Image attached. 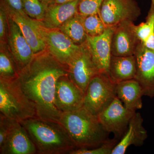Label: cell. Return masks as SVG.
<instances>
[{
	"mask_svg": "<svg viewBox=\"0 0 154 154\" xmlns=\"http://www.w3.org/2000/svg\"><path fill=\"white\" fill-rule=\"evenodd\" d=\"M67 75L68 66L50 53L35 54L20 72L17 82L35 106L38 117L59 122L61 113L54 103L56 85L60 78Z\"/></svg>",
	"mask_w": 154,
	"mask_h": 154,
	"instance_id": "6da1fadb",
	"label": "cell"
},
{
	"mask_svg": "<svg viewBox=\"0 0 154 154\" xmlns=\"http://www.w3.org/2000/svg\"><path fill=\"white\" fill-rule=\"evenodd\" d=\"M39 154H69L77 149L68 133L58 122L32 117L19 122Z\"/></svg>",
	"mask_w": 154,
	"mask_h": 154,
	"instance_id": "7a4b0ae2",
	"label": "cell"
},
{
	"mask_svg": "<svg viewBox=\"0 0 154 154\" xmlns=\"http://www.w3.org/2000/svg\"><path fill=\"white\" fill-rule=\"evenodd\" d=\"M59 122L68 133L77 149H92L101 145L108 140L97 116L84 107L71 112L61 113Z\"/></svg>",
	"mask_w": 154,
	"mask_h": 154,
	"instance_id": "3957f363",
	"label": "cell"
},
{
	"mask_svg": "<svg viewBox=\"0 0 154 154\" xmlns=\"http://www.w3.org/2000/svg\"><path fill=\"white\" fill-rule=\"evenodd\" d=\"M0 112L19 122L37 116L35 106L22 91L17 79L0 78Z\"/></svg>",
	"mask_w": 154,
	"mask_h": 154,
	"instance_id": "277c9868",
	"label": "cell"
},
{
	"mask_svg": "<svg viewBox=\"0 0 154 154\" xmlns=\"http://www.w3.org/2000/svg\"><path fill=\"white\" fill-rule=\"evenodd\" d=\"M116 86L108 73L99 72L88 85L84 96L83 107L97 116L116 97Z\"/></svg>",
	"mask_w": 154,
	"mask_h": 154,
	"instance_id": "5b68a950",
	"label": "cell"
},
{
	"mask_svg": "<svg viewBox=\"0 0 154 154\" xmlns=\"http://www.w3.org/2000/svg\"><path fill=\"white\" fill-rule=\"evenodd\" d=\"M34 25L43 38L50 53L61 63L67 66L81 49L60 30L46 28L40 21L33 19Z\"/></svg>",
	"mask_w": 154,
	"mask_h": 154,
	"instance_id": "8992f818",
	"label": "cell"
},
{
	"mask_svg": "<svg viewBox=\"0 0 154 154\" xmlns=\"http://www.w3.org/2000/svg\"><path fill=\"white\" fill-rule=\"evenodd\" d=\"M140 14L135 0H104L99 13L107 27H115L125 21L134 22Z\"/></svg>",
	"mask_w": 154,
	"mask_h": 154,
	"instance_id": "52a82bcc",
	"label": "cell"
},
{
	"mask_svg": "<svg viewBox=\"0 0 154 154\" xmlns=\"http://www.w3.org/2000/svg\"><path fill=\"white\" fill-rule=\"evenodd\" d=\"M136 111L127 108L117 97L97 116L104 129L117 137H122Z\"/></svg>",
	"mask_w": 154,
	"mask_h": 154,
	"instance_id": "ba28073f",
	"label": "cell"
},
{
	"mask_svg": "<svg viewBox=\"0 0 154 154\" xmlns=\"http://www.w3.org/2000/svg\"><path fill=\"white\" fill-rule=\"evenodd\" d=\"M67 66L69 78L85 94L92 79L101 72L93 62L86 42Z\"/></svg>",
	"mask_w": 154,
	"mask_h": 154,
	"instance_id": "9c48e42d",
	"label": "cell"
},
{
	"mask_svg": "<svg viewBox=\"0 0 154 154\" xmlns=\"http://www.w3.org/2000/svg\"><path fill=\"white\" fill-rule=\"evenodd\" d=\"M85 94L75 85L68 75L57 80L54 94V105L61 113L71 112L83 106Z\"/></svg>",
	"mask_w": 154,
	"mask_h": 154,
	"instance_id": "30bf717a",
	"label": "cell"
},
{
	"mask_svg": "<svg viewBox=\"0 0 154 154\" xmlns=\"http://www.w3.org/2000/svg\"><path fill=\"white\" fill-rule=\"evenodd\" d=\"M137 73L135 79L140 84L143 96L154 97V51L140 43L134 55Z\"/></svg>",
	"mask_w": 154,
	"mask_h": 154,
	"instance_id": "8fae6325",
	"label": "cell"
},
{
	"mask_svg": "<svg viewBox=\"0 0 154 154\" xmlns=\"http://www.w3.org/2000/svg\"><path fill=\"white\" fill-rule=\"evenodd\" d=\"M134 25V22L125 21L114 27L111 40L112 55L127 57L134 55L141 42L135 32Z\"/></svg>",
	"mask_w": 154,
	"mask_h": 154,
	"instance_id": "7c38bea8",
	"label": "cell"
},
{
	"mask_svg": "<svg viewBox=\"0 0 154 154\" xmlns=\"http://www.w3.org/2000/svg\"><path fill=\"white\" fill-rule=\"evenodd\" d=\"M114 27H107L99 36H88L86 44L91 58L99 72L108 73L112 54L111 40Z\"/></svg>",
	"mask_w": 154,
	"mask_h": 154,
	"instance_id": "4fadbf2b",
	"label": "cell"
},
{
	"mask_svg": "<svg viewBox=\"0 0 154 154\" xmlns=\"http://www.w3.org/2000/svg\"><path fill=\"white\" fill-rule=\"evenodd\" d=\"M36 153V146L25 127L19 122L14 120L6 139L0 146V154Z\"/></svg>",
	"mask_w": 154,
	"mask_h": 154,
	"instance_id": "5bb4252c",
	"label": "cell"
},
{
	"mask_svg": "<svg viewBox=\"0 0 154 154\" xmlns=\"http://www.w3.org/2000/svg\"><path fill=\"white\" fill-rule=\"evenodd\" d=\"M8 43L13 57L21 71L35 55L19 26L11 17L8 20Z\"/></svg>",
	"mask_w": 154,
	"mask_h": 154,
	"instance_id": "9a60e30c",
	"label": "cell"
},
{
	"mask_svg": "<svg viewBox=\"0 0 154 154\" xmlns=\"http://www.w3.org/2000/svg\"><path fill=\"white\" fill-rule=\"evenodd\" d=\"M1 5L19 26L34 54L43 51L46 48V44L36 29L33 19L29 18L26 14H20L12 10L3 1Z\"/></svg>",
	"mask_w": 154,
	"mask_h": 154,
	"instance_id": "2e32d148",
	"label": "cell"
},
{
	"mask_svg": "<svg viewBox=\"0 0 154 154\" xmlns=\"http://www.w3.org/2000/svg\"><path fill=\"white\" fill-rule=\"evenodd\" d=\"M143 119L139 113L136 112L130 121L128 127L111 154H124L131 146H141L148 137L143 126Z\"/></svg>",
	"mask_w": 154,
	"mask_h": 154,
	"instance_id": "e0dca14e",
	"label": "cell"
},
{
	"mask_svg": "<svg viewBox=\"0 0 154 154\" xmlns=\"http://www.w3.org/2000/svg\"><path fill=\"white\" fill-rule=\"evenodd\" d=\"M80 0L63 4L53 3L48 6L42 24L51 29L59 28L78 12Z\"/></svg>",
	"mask_w": 154,
	"mask_h": 154,
	"instance_id": "ac0fdd59",
	"label": "cell"
},
{
	"mask_svg": "<svg viewBox=\"0 0 154 154\" xmlns=\"http://www.w3.org/2000/svg\"><path fill=\"white\" fill-rule=\"evenodd\" d=\"M116 95L128 109L136 111L143 106V91L140 84L135 79L116 84Z\"/></svg>",
	"mask_w": 154,
	"mask_h": 154,
	"instance_id": "d6986e66",
	"label": "cell"
},
{
	"mask_svg": "<svg viewBox=\"0 0 154 154\" xmlns=\"http://www.w3.org/2000/svg\"><path fill=\"white\" fill-rule=\"evenodd\" d=\"M137 69L134 55L127 57L112 55L108 73L111 81L116 85L123 81L134 79Z\"/></svg>",
	"mask_w": 154,
	"mask_h": 154,
	"instance_id": "ffe728a7",
	"label": "cell"
},
{
	"mask_svg": "<svg viewBox=\"0 0 154 154\" xmlns=\"http://www.w3.org/2000/svg\"><path fill=\"white\" fill-rule=\"evenodd\" d=\"M84 17L78 12L58 28L77 45L84 44L88 38L84 25Z\"/></svg>",
	"mask_w": 154,
	"mask_h": 154,
	"instance_id": "44dd1931",
	"label": "cell"
},
{
	"mask_svg": "<svg viewBox=\"0 0 154 154\" xmlns=\"http://www.w3.org/2000/svg\"><path fill=\"white\" fill-rule=\"evenodd\" d=\"M151 4L145 22L134 25L136 34L141 43L146 48L154 51V0Z\"/></svg>",
	"mask_w": 154,
	"mask_h": 154,
	"instance_id": "7402d4cb",
	"label": "cell"
},
{
	"mask_svg": "<svg viewBox=\"0 0 154 154\" xmlns=\"http://www.w3.org/2000/svg\"><path fill=\"white\" fill-rule=\"evenodd\" d=\"M20 70L15 59L6 53H0V78L6 79H16Z\"/></svg>",
	"mask_w": 154,
	"mask_h": 154,
	"instance_id": "603a6c76",
	"label": "cell"
},
{
	"mask_svg": "<svg viewBox=\"0 0 154 154\" xmlns=\"http://www.w3.org/2000/svg\"><path fill=\"white\" fill-rule=\"evenodd\" d=\"M84 25L88 36H96L104 33L107 28L99 14L84 17Z\"/></svg>",
	"mask_w": 154,
	"mask_h": 154,
	"instance_id": "cb8c5ba5",
	"label": "cell"
},
{
	"mask_svg": "<svg viewBox=\"0 0 154 154\" xmlns=\"http://www.w3.org/2000/svg\"><path fill=\"white\" fill-rule=\"evenodd\" d=\"M25 14L34 20L41 21L45 16L48 6L40 0H22Z\"/></svg>",
	"mask_w": 154,
	"mask_h": 154,
	"instance_id": "d4e9b609",
	"label": "cell"
},
{
	"mask_svg": "<svg viewBox=\"0 0 154 154\" xmlns=\"http://www.w3.org/2000/svg\"><path fill=\"white\" fill-rule=\"evenodd\" d=\"M118 143L116 139H108L101 145L92 149H76L69 152L70 154H111Z\"/></svg>",
	"mask_w": 154,
	"mask_h": 154,
	"instance_id": "484cf974",
	"label": "cell"
},
{
	"mask_svg": "<svg viewBox=\"0 0 154 154\" xmlns=\"http://www.w3.org/2000/svg\"><path fill=\"white\" fill-rule=\"evenodd\" d=\"M104 0H80L78 13L83 16L99 14Z\"/></svg>",
	"mask_w": 154,
	"mask_h": 154,
	"instance_id": "4316f807",
	"label": "cell"
},
{
	"mask_svg": "<svg viewBox=\"0 0 154 154\" xmlns=\"http://www.w3.org/2000/svg\"><path fill=\"white\" fill-rule=\"evenodd\" d=\"M14 119L0 113V146L5 141L8 134Z\"/></svg>",
	"mask_w": 154,
	"mask_h": 154,
	"instance_id": "83f0119b",
	"label": "cell"
},
{
	"mask_svg": "<svg viewBox=\"0 0 154 154\" xmlns=\"http://www.w3.org/2000/svg\"><path fill=\"white\" fill-rule=\"evenodd\" d=\"M10 8L22 14H26L23 9L22 0H2Z\"/></svg>",
	"mask_w": 154,
	"mask_h": 154,
	"instance_id": "f1b7e54d",
	"label": "cell"
},
{
	"mask_svg": "<svg viewBox=\"0 0 154 154\" xmlns=\"http://www.w3.org/2000/svg\"><path fill=\"white\" fill-rule=\"evenodd\" d=\"M2 7H1L0 11V38L3 39L5 36L6 30V13Z\"/></svg>",
	"mask_w": 154,
	"mask_h": 154,
	"instance_id": "f546056e",
	"label": "cell"
},
{
	"mask_svg": "<svg viewBox=\"0 0 154 154\" xmlns=\"http://www.w3.org/2000/svg\"><path fill=\"white\" fill-rule=\"evenodd\" d=\"M76 0H54V3L55 4H63V3L70 2Z\"/></svg>",
	"mask_w": 154,
	"mask_h": 154,
	"instance_id": "4dcf8cb0",
	"label": "cell"
},
{
	"mask_svg": "<svg viewBox=\"0 0 154 154\" xmlns=\"http://www.w3.org/2000/svg\"><path fill=\"white\" fill-rule=\"evenodd\" d=\"M40 1L47 6L54 3V0H40Z\"/></svg>",
	"mask_w": 154,
	"mask_h": 154,
	"instance_id": "1f68e13d",
	"label": "cell"
}]
</instances>
